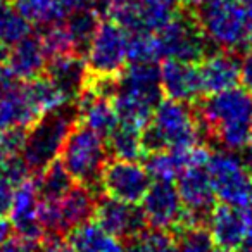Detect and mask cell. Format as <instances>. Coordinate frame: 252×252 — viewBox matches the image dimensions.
I'll list each match as a JSON object with an SVG mask.
<instances>
[{"label": "cell", "instance_id": "5", "mask_svg": "<svg viewBox=\"0 0 252 252\" xmlns=\"http://www.w3.org/2000/svg\"><path fill=\"white\" fill-rule=\"evenodd\" d=\"M78 123L76 104L69 102L56 111L42 114L30 126L21 156L32 175H36L59 158L67 135Z\"/></svg>", "mask_w": 252, "mask_h": 252}, {"label": "cell", "instance_id": "8", "mask_svg": "<svg viewBox=\"0 0 252 252\" xmlns=\"http://www.w3.org/2000/svg\"><path fill=\"white\" fill-rule=\"evenodd\" d=\"M156 40L161 59H176L192 64H199L209 56V47H213L192 12L183 7L164 28L156 33Z\"/></svg>", "mask_w": 252, "mask_h": 252}, {"label": "cell", "instance_id": "25", "mask_svg": "<svg viewBox=\"0 0 252 252\" xmlns=\"http://www.w3.org/2000/svg\"><path fill=\"white\" fill-rule=\"evenodd\" d=\"M23 85H25V92L28 95L30 102L40 116L45 114V112L56 111V109L63 107L69 102H74L69 100L67 95L43 73L28 81H23Z\"/></svg>", "mask_w": 252, "mask_h": 252}, {"label": "cell", "instance_id": "11", "mask_svg": "<svg viewBox=\"0 0 252 252\" xmlns=\"http://www.w3.org/2000/svg\"><path fill=\"white\" fill-rule=\"evenodd\" d=\"M175 182L185 209L183 226H207L218 199L207 175L206 164L189 166L185 171L180 173Z\"/></svg>", "mask_w": 252, "mask_h": 252}, {"label": "cell", "instance_id": "6", "mask_svg": "<svg viewBox=\"0 0 252 252\" xmlns=\"http://www.w3.org/2000/svg\"><path fill=\"white\" fill-rule=\"evenodd\" d=\"M59 159L74 182L102 193L100 175L109 161L107 144L102 135L78 123L67 135Z\"/></svg>", "mask_w": 252, "mask_h": 252}, {"label": "cell", "instance_id": "4", "mask_svg": "<svg viewBox=\"0 0 252 252\" xmlns=\"http://www.w3.org/2000/svg\"><path fill=\"white\" fill-rule=\"evenodd\" d=\"M189 11L214 49L238 54L252 45L240 0H199Z\"/></svg>", "mask_w": 252, "mask_h": 252}, {"label": "cell", "instance_id": "18", "mask_svg": "<svg viewBox=\"0 0 252 252\" xmlns=\"http://www.w3.org/2000/svg\"><path fill=\"white\" fill-rule=\"evenodd\" d=\"M38 202L40 197L33 178L25 180L16 187L12 206L9 209V221L18 235L33 240H42L45 237V231L38 220Z\"/></svg>", "mask_w": 252, "mask_h": 252}, {"label": "cell", "instance_id": "38", "mask_svg": "<svg viewBox=\"0 0 252 252\" xmlns=\"http://www.w3.org/2000/svg\"><path fill=\"white\" fill-rule=\"evenodd\" d=\"M11 233H12L11 221H9L4 214H0V244H2L7 237H11Z\"/></svg>", "mask_w": 252, "mask_h": 252}, {"label": "cell", "instance_id": "16", "mask_svg": "<svg viewBox=\"0 0 252 252\" xmlns=\"http://www.w3.org/2000/svg\"><path fill=\"white\" fill-rule=\"evenodd\" d=\"M105 231L125 244L149 226L138 204H128L104 195L98 197L94 218Z\"/></svg>", "mask_w": 252, "mask_h": 252}, {"label": "cell", "instance_id": "30", "mask_svg": "<svg viewBox=\"0 0 252 252\" xmlns=\"http://www.w3.org/2000/svg\"><path fill=\"white\" fill-rule=\"evenodd\" d=\"M125 249L126 252H180L171 231L151 226L125 242Z\"/></svg>", "mask_w": 252, "mask_h": 252}, {"label": "cell", "instance_id": "9", "mask_svg": "<svg viewBox=\"0 0 252 252\" xmlns=\"http://www.w3.org/2000/svg\"><path fill=\"white\" fill-rule=\"evenodd\" d=\"M206 169L218 200L230 206H247L252 171L245 159L238 158L233 151L218 149L209 152Z\"/></svg>", "mask_w": 252, "mask_h": 252}, {"label": "cell", "instance_id": "3", "mask_svg": "<svg viewBox=\"0 0 252 252\" xmlns=\"http://www.w3.org/2000/svg\"><path fill=\"white\" fill-rule=\"evenodd\" d=\"M200 138L202 133L193 105L168 97L159 102L151 123L142 130L145 154L166 149H192L199 145Z\"/></svg>", "mask_w": 252, "mask_h": 252}, {"label": "cell", "instance_id": "37", "mask_svg": "<svg viewBox=\"0 0 252 252\" xmlns=\"http://www.w3.org/2000/svg\"><path fill=\"white\" fill-rule=\"evenodd\" d=\"M240 83L252 92V45L244 52L240 59Z\"/></svg>", "mask_w": 252, "mask_h": 252}, {"label": "cell", "instance_id": "24", "mask_svg": "<svg viewBox=\"0 0 252 252\" xmlns=\"http://www.w3.org/2000/svg\"><path fill=\"white\" fill-rule=\"evenodd\" d=\"M102 18L95 7L92 5V0H85L83 4L78 5L74 11H71L64 19L67 32L74 43V52L85 57L87 49L90 45L92 36L95 35Z\"/></svg>", "mask_w": 252, "mask_h": 252}, {"label": "cell", "instance_id": "12", "mask_svg": "<svg viewBox=\"0 0 252 252\" xmlns=\"http://www.w3.org/2000/svg\"><path fill=\"white\" fill-rule=\"evenodd\" d=\"M151 183V175L138 161L109 159L100 175L102 193L128 204H140Z\"/></svg>", "mask_w": 252, "mask_h": 252}, {"label": "cell", "instance_id": "14", "mask_svg": "<svg viewBox=\"0 0 252 252\" xmlns=\"http://www.w3.org/2000/svg\"><path fill=\"white\" fill-rule=\"evenodd\" d=\"M180 9L178 0H125L111 19L128 33H158L178 14Z\"/></svg>", "mask_w": 252, "mask_h": 252}, {"label": "cell", "instance_id": "1", "mask_svg": "<svg viewBox=\"0 0 252 252\" xmlns=\"http://www.w3.org/2000/svg\"><path fill=\"white\" fill-rule=\"evenodd\" d=\"M200 133L226 151H244L252 137V92L233 87L193 102Z\"/></svg>", "mask_w": 252, "mask_h": 252}, {"label": "cell", "instance_id": "40", "mask_svg": "<svg viewBox=\"0 0 252 252\" xmlns=\"http://www.w3.org/2000/svg\"><path fill=\"white\" fill-rule=\"evenodd\" d=\"M7 52H9V47H5L4 43H0V64L5 63V59H7Z\"/></svg>", "mask_w": 252, "mask_h": 252}, {"label": "cell", "instance_id": "29", "mask_svg": "<svg viewBox=\"0 0 252 252\" xmlns=\"http://www.w3.org/2000/svg\"><path fill=\"white\" fill-rule=\"evenodd\" d=\"M19 12L32 25L47 26L64 21V9L61 0H11Z\"/></svg>", "mask_w": 252, "mask_h": 252}, {"label": "cell", "instance_id": "43", "mask_svg": "<svg viewBox=\"0 0 252 252\" xmlns=\"http://www.w3.org/2000/svg\"><path fill=\"white\" fill-rule=\"evenodd\" d=\"M251 145H252V137H251Z\"/></svg>", "mask_w": 252, "mask_h": 252}, {"label": "cell", "instance_id": "20", "mask_svg": "<svg viewBox=\"0 0 252 252\" xmlns=\"http://www.w3.org/2000/svg\"><path fill=\"white\" fill-rule=\"evenodd\" d=\"M74 104L78 109V121L104 138H107V135L118 126L119 118L111 97H105L85 85Z\"/></svg>", "mask_w": 252, "mask_h": 252}, {"label": "cell", "instance_id": "35", "mask_svg": "<svg viewBox=\"0 0 252 252\" xmlns=\"http://www.w3.org/2000/svg\"><path fill=\"white\" fill-rule=\"evenodd\" d=\"M16 183L9 180L4 173H0V214H9V209L12 206V199H14L16 192Z\"/></svg>", "mask_w": 252, "mask_h": 252}, {"label": "cell", "instance_id": "19", "mask_svg": "<svg viewBox=\"0 0 252 252\" xmlns=\"http://www.w3.org/2000/svg\"><path fill=\"white\" fill-rule=\"evenodd\" d=\"M202 94L211 95L240 83V57L228 50H216L204 57L199 64Z\"/></svg>", "mask_w": 252, "mask_h": 252}, {"label": "cell", "instance_id": "27", "mask_svg": "<svg viewBox=\"0 0 252 252\" xmlns=\"http://www.w3.org/2000/svg\"><path fill=\"white\" fill-rule=\"evenodd\" d=\"M33 182H35L38 197L43 200L61 199L76 183L73 180V176L67 173V169L64 168V164L61 162L59 158L54 159L49 166H45L42 171L36 173Z\"/></svg>", "mask_w": 252, "mask_h": 252}, {"label": "cell", "instance_id": "42", "mask_svg": "<svg viewBox=\"0 0 252 252\" xmlns=\"http://www.w3.org/2000/svg\"><path fill=\"white\" fill-rule=\"evenodd\" d=\"M251 152H252V145H251ZM249 168H251V171H252V162H249Z\"/></svg>", "mask_w": 252, "mask_h": 252}, {"label": "cell", "instance_id": "23", "mask_svg": "<svg viewBox=\"0 0 252 252\" xmlns=\"http://www.w3.org/2000/svg\"><path fill=\"white\" fill-rule=\"evenodd\" d=\"M64 237L74 252H126L125 244L105 231L95 220L71 228Z\"/></svg>", "mask_w": 252, "mask_h": 252}, {"label": "cell", "instance_id": "15", "mask_svg": "<svg viewBox=\"0 0 252 252\" xmlns=\"http://www.w3.org/2000/svg\"><path fill=\"white\" fill-rule=\"evenodd\" d=\"M207 230L218 247L235 252L252 237V211L242 206L216 204L207 221Z\"/></svg>", "mask_w": 252, "mask_h": 252}, {"label": "cell", "instance_id": "26", "mask_svg": "<svg viewBox=\"0 0 252 252\" xmlns=\"http://www.w3.org/2000/svg\"><path fill=\"white\" fill-rule=\"evenodd\" d=\"M109 156L114 159H125V161H140L144 159V144H142V130L135 126L118 123L114 130L105 138Z\"/></svg>", "mask_w": 252, "mask_h": 252}, {"label": "cell", "instance_id": "7", "mask_svg": "<svg viewBox=\"0 0 252 252\" xmlns=\"http://www.w3.org/2000/svg\"><path fill=\"white\" fill-rule=\"evenodd\" d=\"M102 193L92 190L90 187L74 183L67 193L61 199L38 202V220L47 233L66 235L71 228L92 220L95 206Z\"/></svg>", "mask_w": 252, "mask_h": 252}, {"label": "cell", "instance_id": "2", "mask_svg": "<svg viewBox=\"0 0 252 252\" xmlns=\"http://www.w3.org/2000/svg\"><path fill=\"white\" fill-rule=\"evenodd\" d=\"M162 98L161 66L158 63H128L118 74L112 104L119 123L144 130Z\"/></svg>", "mask_w": 252, "mask_h": 252}, {"label": "cell", "instance_id": "13", "mask_svg": "<svg viewBox=\"0 0 252 252\" xmlns=\"http://www.w3.org/2000/svg\"><path fill=\"white\" fill-rule=\"evenodd\" d=\"M140 209L151 228L175 231L183 226L185 209L175 182L152 180L151 187L140 200Z\"/></svg>", "mask_w": 252, "mask_h": 252}, {"label": "cell", "instance_id": "22", "mask_svg": "<svg viewBox=\"0 0 252 252\" xmlns=\"http://www.w3.org/2000/svg\"><path fill=\"white\" fill-rule=\"evenodd\" d=\"M47 59L49 57L43 50L40 36L30 33L28 36L9 47L7 59L4 64L18 80L28 81L43 73Z\"/></svg>", "mask_w": 252, "mask_h": 252}, {"label": "cell", "instance_id": "17", "mask_svg": "<svg viewBox=\"0 0 252 252\" xmlns=\"http://www.w3.org/2000/svg\"><path fill=\"white\" fill-rule=\"evenodd\" d=\"M161 87L168 98L193 104L202 97L199 66L176 59H164L161 64Z\"/></svg>", "mask_w": 252, "mask_h": 252}, {"label": "cell", "instance_id": "33", "mask_svg": "<svg viewBox=\"0 0 252 252\" xmlns=\"http://www.w3.org/2000/svg\"><path fill=\"white\" fill-rule=\"evenodd\" d=\"M126 57H128V63H158L161 57H159L156 33H149V32L128 33Z\"/></svg>", "mask_w": 252, "mask_h": 252}, {"label": "cell", "instance_id": "28", "mask_svg": "<svg viewBox=\"0 0 252 252\" xmlns=\"http://www.w3.org/2000/svg\"><path fill=\"white\" fill-rule=\"evenodd\" d=\"M32 33V23L16 9L11 0H0V43L12 47Z\"/></svg>", "mask_w": 252, "mask_h": 252}, {"label": "cell", "instance_id": "34", "mask_svg": "<svg viewBox=\"0 0 252 252\" xmlns=\"http://www.w3.org/2000/svg\"><path fill=\"white\" fill-rule=\"evenodd\" d=\"M42 240L23 237V235H11L0 244V252H40Z\"/></svg>", "mask_w": 252, "mask_h": 252}, {"label": "cell", "instance_id": "41", "mask_svg": "<svg viewBox=\"0 0 252 252\" xmlns=\"http://www.w3.org/2000/svg\"><path fill=\"white\" fill-rule=\"evenodd\" d=\"M247 206H251V211H252V176H251V192H249V204Z\"/></svg>", "mask_w": 252, "mask_h": 252}, {"label": "cell", "instance_id": "36", "mask_svg": "<svg viewBox=\"0 0 252 252\" xmlns=\"http://www.w3.org/2000/svg\"><path fill=\"white\" fill-rule=\"evenodd\" d=\"M40 252H74V251L64 235L47 233L42 238V249H40Z\"/></svg>", "mask_w": 252, "mask_h": 252}, {"label": "cell", "instance_id": "32", "mask_svg": "<svg viewBox=\"0 0 252 252\" xmlns=\"http://www.w3.org/2000/svg\"><path fill=\"white\" fill-rule=\"evenodd\" d=\"M38 36L49 59L50 57L64 56V54H76L74 52L73 38H71L64 21L43 26L42 33H40Z\"/></svg>", "mask_w": 252, "mask_h": 252}, {"label": "cell", "instance_id": "39", "mask_svg": "<svg viewBox=\"0 0 252 252\" xmlns=\"http://www.w3.org/2000/svg\"><path fill=\"white\" fill-rule=\"evenodd\" d=\"M242 2V7H244L245 12V19H247V26L252 33V0H240Z\"/></svg>", "mask_w": 252, "mask_h": 252}, {"label": "cell", "instance_id": "21", "mask_svg": "<svg viewBox=\"0 0 252 252\" xmlns=\"http://www.w3.org/2000/svg\"><path fill=\"white\" fill-rule=\"evenodd\" d=\"M43 74L50 78L69 100H76L78 94L83 90L88 80L87 61L80 54H64V56L47 59Z\"/></svg>", "mask_w": 252, "mask_h": 252}, {"label": "cell", "instance_id": "10", "mask_svg": "<svg viewBox=\"0 0 252 252\" xmlns=\"http://www.w3.org/2000/svg\"><path fill=\"white\" fill-rule=\"evenodd\" d=\"M128 32L112 19H102L85 54L88 73L94 76H118L125 64Z\"/></svg>", "mask_w": 252, "mask_h": 252}, {"label": "cell", "instance_id": "31", "mask_svg": "<svg viewBox=\"0 0 252 252\" xmlns=\"http://www.w3.org/2000/svg\"><path fill=\"white\" fill-rule=\"evenodd\" d=\"M173 235L180 252H226L214 244L207 226H183Z\"/></svg>", "mask_w": 252, "mask_h": 252}]
</instances>
